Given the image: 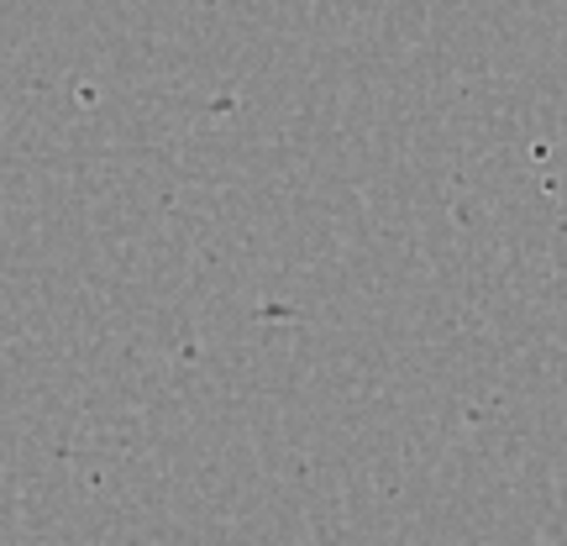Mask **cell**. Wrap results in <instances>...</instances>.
I'll return each mask as SVG.
<instances>
[]
</instances>
